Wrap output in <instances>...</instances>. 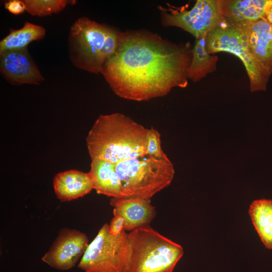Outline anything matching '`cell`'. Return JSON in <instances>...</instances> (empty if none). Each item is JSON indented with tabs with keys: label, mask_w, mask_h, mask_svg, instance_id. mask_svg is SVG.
Returning a JSON list of instances; mask_svg holds the SVG:
<instances>
[{
	"label": "cell",
	"mask_w": 272,
	"mask_h": 272,
	"mask_svg": "<svg viewBox=\"0 0 272 272\" xmlns=\"http://www.w3.org/2000/svg\"><path fill=\"white\" fill-rule=\"evenodd\" d=\"M146 155L157 158L166 155L161 148L160 134L152 127L148 130Z\"/></svg>",
	"instance_id": "obj_20"
},
{
	"label": "cell",
	"mask_w": 272,
	"mask_h": 272,
	"mask_svg": "<svg viewBox=\"0 0 272 272\" xmlns=\"http://www.w3.org/2000/svg\"><path fill=\"white\" fill-rule=\"evenodd\" d=\"M191 60L189 45L177 44L145 30L121 32L118 48L101 74L118 96L138 101L185 88Z\"/></svg>",
	"instance_id": "obj_1"
},
{
	"label": "cell",
	"mask_w": 272,
	"mask_h": 272,
	"mask_svg": "<svg viewBox=\"0 0 272 272\" xmlns=\"http://www.w3.org/2000/svg\"><path fill=\"white\" fill-rule=\"evenodd\" d=\"M265 19L272 25V3L268 7L265 15Z\"/></svg>",
	"instance_id": "obj_23"
},
{
	"label": "cell",
	"mask_w": 272,
	"mask_h": 272,
	"mask_svg": "<svg viewBox=\"0 0 272 272\" xmlns=\"http://www.w3.org/2000/svg\"><path fill=\"white\" fill-rule=\"evenodd\" d=\"M124 197L150 198L168 186L174 175L173 165L165 155H144L115 164Z\"/></svg>",
	"instance_id": "obj_5"
},
{
	"label": "cell",
	"mask_w": 272,
	"mask_h": 272,
	"mask_svg": "<svg viewBox=\"0 0 272 272\" xmlns=\"http://www.w3.org/2000/svg\"><path fill=\"white\" fill-rule=\"evenodd\" d=\"M124 220L119 215H115L109 225V232L113 235H118L124 230Z\"/></svg>",
	"instance_id": "obj_22"
},
{
	"label": "cell",
	"mask_w": 272,
	"mask_h": 272,
	"mask_svg": "<svg viewBox=\"0 0 272 272\" xmlns=\"http://www.w3.org/2000/svg\"><path fill=\"white\" fill-rule=\"evenodd\" d=\"M121 32L87 17L78 18L70 27L68 38L71 62L80 70L101 74L118 48Z\"/></svg>",
	"instance_id": "obj_3"
},
{
	"label": "cell",
	"mask_w": 272,
	"mask_h": 272,
	"mask_svg": "<svg viewBox=\"0 0 272 272\" xmlns=\"http://www.w3.org/2000/svg\"><path fill=\"white\" fill-rule=\"evenodd\" d=\"M217 55L210 54L207 50L205 37L195 39L191 49V60L189 66L188 79L198 82L217 70Z\"/></svg>",
	"instance_id": "obj_16"
},
{
	"label": "cell",
	"mask_w": 272,
	"mask_h": 272,
	"mask_svg": "<svg viewBox=\"0 0 272 272\" xmlns=\"http://www.w3.org/2000/svg\"><path fill=\"white\" fill-rule=\"evenodd\" d=\"M26 11L32 16L45 17L62 11L67 5H74L76 1L23 0Z\"/></svg>",
	"instance_id": "obj_19"
},
{
	"label": "cell",
	"mask_w": 272,
	"mask_h": 272,
	"mask_svg": "<svg viewBox=\"0 0 272 272\" xmlns=\"http://www.w3.org/2000/svg\"><path fill=\"white\" fill-rule=\"evenodd\" d=\"M148 130L120 113L100 115L86 138L91 160L116 164L146 155Z\"/></svg>",
	"instance_id": "obj_2"
},
{
	"label": "cell",
	"mask_w": 272,
	"mask_h": 272,
	"mask_svg": "<svg viewBox=\"0 0 272 272\" xmlns=\"http://www.w3.org/2000/svg\"><path fill=\"white\" fill-rule=\"evenodd\" d=\"M129 253L128 234L123 230L113 235L109 225L105 224L89 244L78 266L85 272H125Z\"/></svg>",
	"instance_id": "obj_7"
},
{
	"label": "cell",
	"mask_w": 272,
	"mask_h": 272,
	"mask_svg": "<svg viewBox=\"0 0 272 272\" xmlns=\"http://www.w3.org/2000/svg\"><path fill=\"white\" fill-rule=\"evenodd\" d=\"M5 8L13 15H19L24 13L26 6L23 0H10L4 3Z\"/></svg>",
	"instance_id": "obj_21"
},
{
	"label": "cell",
	"mask_w": 272,
	"mask_h": 272,
	"mask_svg": "<svg viewBox=\"0 0 272 272\" xmlns=\"http://www.w3.org/2000/svg\"><path fill=\"white\" fill-rule=\"evenodd\" d=\"M0 72L10 84L38 85L44 80L28 48L0 53Z\"/></svg>",
	"instance_id": "obj_10"
},
{
	"label": "cell",
	"mask_w": 272,
	"mask_h": 272,
	"mask_svg": "<svg viewBox=\"0 0 272 272\" xmlns=\"http://www.w3.org/2000/svg\"><path fill=\"white\" fill-rule=\"evenodd\" d=\"M272 0H218L225 23L231 25L252 23L265 18Z\"/></svg>",
	"instance_id": "obj_12"
},
{
	"label": "cell",
	"mask_w": 272,
	"mask_h": 272,
	"mask_svg": "<svg viewBox=\"0 0 272 272\" xmlns=\"http://www.w3.org/2000/svg\"><path fill=\"white\" fill-rule=\"evenodd\" d=\"M45 29L42 26L26 22L19 29L10 30L9 33L0 41V53L27 48L33 41L43 39Z\"/></svg>",
	"instance_id": "obj_18"
},
{
	"label": "cell",
	"mask_w": 272,
	"mask_h": 272,
	"mask_svg": "<svg viewBox=\"0 0 272 272\" xmlns=\"http://www.w3.org/2000/svg\"><path fill=\"white\" fill-rule=\"evenodd\" d=\"M129 253L125 272H172L182 247L149 225L128 234Z\"/></svg>",
	"instance_id": "obj_4"
},
{
	"label": "cell",
	"mask_w": 272,
	"mask_h": 272,
	"mask_svg": "<svg viewBox=\"0 0 272 272\" xmlns=\"http://www.w3.org/2000/svg\"><path fill=\"white\" fill-rule=\"evenodd\" d=\"M166 5L167 7H158L162 26L180 28L193 35L195 39L205 37L225 23L218 0H197L189 10L184 7H175L169 4Z\"/></svg>",
	"instance_id": "obj_8"
},
{
	"label": "cell",
	"mask_w": 272,
	"mask_h": 272,
	"mask_svg": "<svg viewBox=\"0 0 272 272\" xmlns=\"http://www.w3.org/2000/svg\"><path fill=\"white\" fill-rule=\"evenodd\" d=\"M53 185L57 198L61 201L83 197L94 189L90 173L76 170L57 174L54 178Z\"/></svg>",
	"instance_id": "obj_14"
},
{
	"label": "cell",
	"mask_w": 272,
	"mask_h": 272,
	"mask_svg": "<svg viewBox=\"0 0 272 272\" xmlns=\"http://www.w3.org/2000/svg\"><path fill=\"white\" fill-rule=\"evenodd\" d=\"M249 214L262 242L266 248L272 249V200L253 201Z\"/></svg>",
	"instance_id": "obj_17"
},
{
	"label": "cell",
	"mask_w": 272,
	"mask_h": 272,
	"mask_svg": "<svg viewBox=\"0 0 272 272\" xmlns=\"http://www.w3.org/2000/svg\"><path fill=\"white\" fill-rule=\"evenodd\" d=\"M240 26L247 34L250 50L269 77L272 74V25L265 18Z\"/></svg>",
	"instance_id": "obj_13"
},
{
	"label": "cell",
	"mask_w": 272,
	"mask_h": 272,
	"mask_svg": "<svg viewBox=\"0 0 272 272\" xmlns=\"http://www.w3.org/2000/svg\"><path fill=\"white\" fill-rule=\"evenodd\" d=\"M205 41L210 54L226 52L242 61L248 76L251 92L266 90L269 77L254 58L247 34L242 27L224 23L209 33Z\"/></svg>",
	"instance_id": "obj_6"
},
{
	"label": "cell",
	"mask_w": 272,
	"mask_h": 272,
	"mask_svg": "<svg viewBox=\"0 0 272 272\" xmlns=\"http://www.w3.org/2000/svg\"><path fill=\"white\" fill-rule=\"evenodd\" d=\"M89 173L94 189L98 194L115 198L125 197L115 164L103 160H91Z\"/></svg>",
	"instance_id": "obj_15"
},
{
	"label": "cell",
	"mask_w": 272,
	"mask_h": 272,
	"mask_svg": "<svg viewBox=\"0 0 272 272\" xmlns=\"http://www.w3.org/2000/svg\"><path fill=\"white\" fill-rule=\"evenodd\" d=\"M110 204L113 207V215H119L123 218L125 231H131L149 225L156 214L150 198L112 197Z\"/></svg>",
	"instance_id": "obj_11"
},
{
	"label": "cell",
	"mask_w": 272,
	"mask_h": 272,
	"mask_svg": "<svg viewBox=\"0 0 272 272\" xmlns=\"http://www.w3.org/2000/svg\"><path fill=\"white\" fill-rule=\"evenodd\" d=\"M88 245L89 239L85 233L76 229L63 228L41 260L55 269L69 270L82 257Z\"/></svg>",
	"instance_id": "obj_9"
}]
</instances>
